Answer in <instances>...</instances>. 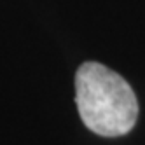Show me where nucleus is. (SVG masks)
I'll return each instance as SVG.
<instances>
[{
    "mask_svg": "<svg viewBox=\"0 0 145 145\" xmlns=\"http://www.w3.org/2000/svg\"><path fill=\"white\" fill-rule=\"evenodd\" d=\"M75 101L86 128L100 137H121L137 124L138 101L133 88L96 61H88L77 70Z\"/></svg>",
    "mask_w": 145,
    "mask_h": 145,
    "instance_id": "1",
    "label": "nucleus"
}]
</instances>
